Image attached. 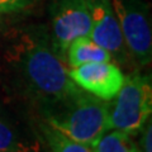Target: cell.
<instances>
[{
    "instance_id": "obj_1",
    "label": "cell",
    "mask_w": 152,
    "mask_h": 152,
    "mask_svg": "<svg viewBox=\"0 0 152 152\" xmlns=\"http://www.w3.org/2000/svg\"><path fill=\"white\" fill-rule=\"evenodd\" d=\"M0 69L5 86L39 117L81 90L52 48L50 34L38 27L8 33L0 52Z\"/></svg>"
},
{
    "instance_id": "obj_2",
    "label": "cell",
    "mask_w": 152,
    "mask_h": 152,
    "mask_svg": "<svg viewBox=\"0 0 152 152\" xmlns=\"http://www.w3.org/2000/svg\"><path fill=\"white\" fill-rule=\"evenodd\" d=\"M71 140L91 147L108 129V102L84 90L41 117Z\"/></svg>"
},
{
    "instance_id": "obj_3",
    "label": "cell",
    "mask_w": 152,
    "mask_h": 152,
    "mask_svg": "<svg viewBox=\"0 0 152 152\" xmlns=\"http://www.w3.org/2000/svg\"><path fill=\"white\" fill-rule=\"evenodd\" d=\"M152 112L151 76L134 71L124 77L122 88L108 102V129L137 134Z\"/></svg>"
},
{
    "instance_id": "obj_4",
    "label": "cell",
    "mask_w": 152,
    "mask_h": 152,
    "mask_svg": "<svg viewBox=\"0 0 152 152\" xmlns=\"http://www.w3.org/2000/svg\"><path fill=\"white\" fill-rule=\"evenodd\" d=\"M131 60L141 66L152 58V34L147 7L140 0H110Z\"/></svg>"
},
{
    "instance_id": "obj_5",
    "label": "cell",
    "mask_w": 152,
    "mask_h": 152,
    "mask_svg": "<svg viewBox=\"0 0 152 152\" xmlns=\"http://www.w3.org/2000/svg\"><path fill=\"white\" fill-rule=\"evenodd\" d=\"M90 29V0H53L51 5L50 41L61 60L65 61L71 42L79 37H89Z\"/></svg>"
},
{
    "instance_id": "obj_6",
    "label": "cell",
    "mask_w": 152,
    "mask_h": 152,
    "mask_svg": "<svg viewBox=\"0 0 152 152\" xmlns=\"http://www.w3.org/2000/svg\"><path fill=\"white\" fill-rule=\"evenodd\" d=\"M91 29L89 37L105 48L118 64L126 65L131 60L122 36L119 22L113 10L110 0H90Z\"/></svg>"
},
{
    "instance_id": "obj_7",
    "label": "cell",
    "mask_w": 152,
    "mask_h": 152,
    "mask_svg": "<svg viewBox=\"0 0 152 152\" xmlns=\"http://www.w3.org/2000/svg\"><path fill=\"white\" fill-rule=\"evenodd\" d=\"M70 79L85 93L109 102L115 96L124 83L119 66L109 62H91L71 67Z\"/></svg>"
},
{
    "instance_id": "obj_8",
    "label": "cell",
    "mask_w": 152,
    "mask_h": 152,
    "mask_svg": "<svg viewBox=\"0 0 152 152\" xmlns=\"http://www.w3.org/2000/svg\"><path fill=\"white\" fill-rule=\"evenodd\" d=\"M0 152H43V145L38 140L32 141L0 112Z\"/></svg>"
},
{
    "instance_id": "obj_9",
    "label": "cell",
    "mask_w": 152,
    "mask_h": 152,
    "mask_svg": "<svg viewBox=\"0 0 152 152\" xmlns=\"http://www.w3.org/2000/svg\"><path fill=\"white\" fill-rule=\"evenodd\" d=\"M65 61H67L70 67H76L91 62H109L112 61V56L90 37H79L69 46Z\"/></svg>"
},
{
    "instance_id": "obj_10",
    "label": "cell",
    "mask_w": 152,
    "mask_h": 152,
    "mask_svg": "<svg viewBox=\"0 0 152 152\" xmlns=\"http://www.w3.org/2000/svg\"><path fill=\"white\" fill-rule=\"evenodd\" d=\"M37 136L48 152H93L90 147L71 140L42 119L38 122Z\"/></svg>"
},
{
    "instance_id": "obj_11",
    "label": "cell",
    "mask_w": 152,
    "mask_h": 152,
    "mask_svg": "<svg viewBox=\"0 0 152 152\" xmlns=\"http://www.w3.org/2000/svg\"><path fill=\"white\" fill-rule=\"evenodd\" d=\"M132 134L118 129H109L91 147L93 152H137Z\"/></svg>"
},
{
    "instance_id": "obj_12",
    "label": "cell",
    "mask_w": 152,
    "mask_h": 152,
    "mask_svg": "<svg viewBox=\"0 0 152 152\" xmlns=\"http://www.w3.org/2000/svg\"><path fill=\"white\" fill-rule=\"evenodd\" d=\"M34 1L36 0H0V14L22 10Z\"/></svg>"
},
{
    "instance_id": "obj_13",
    "label": "cell",
    "mask_w": 152,
    "mask_h": 152,
    "mask_svg": "<svg viewBox=\"0 0 152 152\" xmlns=\"http://www.w3.org/2000/svg\"><path fill=\"white\" fill-rule=\"evenodd\" d=\"M141 140L138 148L141 152H152V123L151 118L141 129Z\"/></svg>"
},
{
    "instance_id": "obj_14",
    "label": "cell",
    "mask_w": 152,
    "mask_h": 152,
    "mask_svg": "<svg viewBox=\"0 0 152 152\" xmlns=\"http://www.w3.org/2000/svg\"><path fill=\"white\" fill-rule=\"evenodd\" d=\"M137 152H141V150H140V148H137Z\"/></svg>"
}]
</instances>
